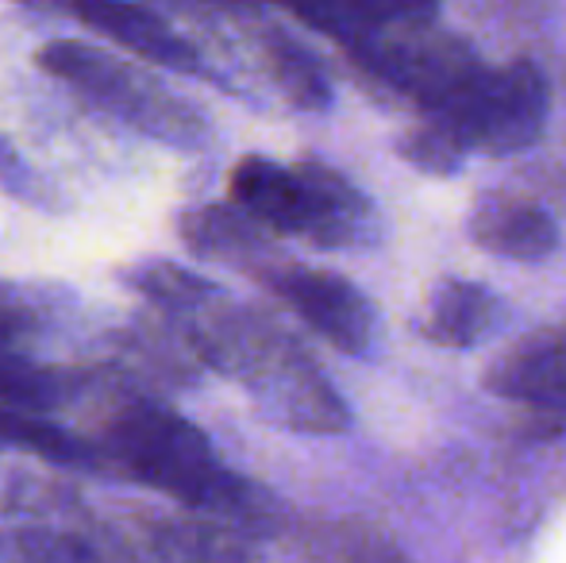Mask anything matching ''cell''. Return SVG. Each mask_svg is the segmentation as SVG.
Here are the masks:
<instances>
[{"label": "cell", "mask_w": 566, "mask_h": 563, "mask_svg": "<svg viewBox=\"0 0 566 563\" xmlns=\"http://www.w3.org/2000/svg\"><path fill=\"white\" fill-rule=\"evenodd\" d=\"M166 324L197 363L243 386L274 425L305 436H336L350 425L343 394L301 340L262 309L239 305L220 285Z\"/></svg>", "instance_id": "cell-1"}, {"label": "cell", "mask_w": 566, "mask_h": 563, "mask_svg": "<svg viewBox=\"0 0 566 563\" xmlns=\"http://www.w3.org/2000/svg\"><path fill=\"white\" fill-rule=\"evenodd\" d=\"M105 471L124 475L147 490L174 498L197 513L235 525L243 533H270L277 502L220 459L212 440L178 409L143 394H127L93 436Z\"/></svg>", "instance_id": "cell-2"}, {"label": "cell", "mask_w": 566, "mask_h": 563, "mask_svg": "<svg viewBox=\"0 0 566 563\" xmlns=\"http://www.w3.org/2000/svg\"><path fill=\"white\" fill-rule=\"evenodd\" d=\"M228 194L266 232L301 236L316 248H358L378 232L374 205L321 158L285 166L266 155H243L228 174Z\"/></svg>", "instance_id": "cell-3"}, {"label": "cell", "mask_w": 566, "mask_h": 563, "mask_svg": "<svg viewBox=\"0 0 566 563\" xmlns=\"http://www.w3.org/2000/svg\"><path fill=\"white\" fill-rule=\"evenodd\" d=\"M35 62L54 82L70 85L85 101L116 116L119 124L163 143V147L201 150L212 143V124L205 121L201 108L186 105L147 70L127 66L124 59L101 51V46L82 43V39H54V43L39 46Z\"/></svg>", "instance_id": "cell-4"}, {"label": "cell", "mask_w": 566, "mask_h": 563, "mask_svg": "<svg viewBox=\"0 0 566 563\" xmlns=\"http://www.w3.org/2000/svg\"><path fill=\"white\" fill-rule=\"evenodd\" d=\"M343 51L366 77L420 105L424 113L451 105L485 66L467 39L436 28V20L394 23L386 31L355 39Z\"/></svg>", "instance_id": "cell-5"}, {"label": "cell", "mask_w": 566, "mask_h": 563, "mask_svg": "<svg viewBox=\"0 0 566 563\" xmlns=\"http://www.w3.org/2000/svg\"><path fill=\"white\" fill-rule=\"evenodd\" d=\"M547 113H552V90L544 70L528 59H516L497 70L482 66L451 105L428 116L448 124L467 150L516 155L544 139Z\"/></svg>", "instance_id": "cell-6"}, {"label": "cell", "mask_w": 566, "mask_h": 563, "mask_svg": "<svg viewBox=\"0 0 566 563\" xmlns=\"http://www.w3.org/2000/svg\"><path fill=\"white\" fill-rule=\"evenodd\" d=\"M259 282L336 352L370 355L378 344V313H374L370 298L343 274L274 259L259 274Z\"/></svg>", "instance_id": "cell-7"}, {"label": "cell", "mask_w": 566, "mask_h": 563, "mask_svg": "<svg viewBox=\"0 0 566 563\" xmlns=\"http://www.w3.org/2000/svg\"><path fill=\"white\" fill-rule=\"evenodd\" d=\"M54 8L74 15L77 23H85V28L97 31V35L113 39V43L132 51L135 59L150 62V66L224 85L220 74H212L209 59L197 51L193 39L181 35L166 15L150 12V8L135 4V0H54Z\"/></svg>", "instance_id": "cell-8"}, {"label": "cell", "mask_w": 566, "mask_h": 563, "mask_svg": "<svg viewBox=\"0 0 566 563\" xmlns=\"http://www.w3.org/2000/svg\"><path fill=\"white\" fill-rule=\"evenodd\" d=\"M485 390L544 414H566V329H544L516 340L490 363Z\"/></svg>", "instance_id": "cell-9"}, {"label": "cell", "mask_w": 566, "mask_h": 563, "mask_svg": "<svg viewBox=\"0 0 566 563\" xmlns=\"http://www.w3.org/2000/svg\"><path fill=\"white\" fill-rule=\"evenodd\" d=\"M178 236L193 256L235 267L254 279L277 256L266 228L247 217L239 205H193L178 217Z\"/></svg>", "instance_id": "cell-10"}, {"label": "cell", "mask_w": 566, "mask_h": 563, "mask_svg": "<svg viewBox=\"0 0 566 563\" xmlns=\"http://www.w3.org/2000/svg\"><path fill=\"white\" fill-rule=\"evenodd\" d=\"M467 236L478 248L516 263H539L559 248V228L539 205L509 194L478 197L467 217Z\"/></svg>", "instance_id": "cell-11"}, {"label": "cell", "mask_w": 566, "mask_h": 563, "mask_svg": "<svg viewBox=\"0 0 566 563\" xmlns=\"http://www.w3.org/2000/svg\"><path fill=\"white\" fill-rule=\"evenodd\" d=\"M297 15L305 28L336 39L339 46L386 31L394 23L436 20L440 0H274Z\"/></svg>", "instance_id": "cell-12"}, {"label": "cell", "mask_w": 566, "mask_h": 563, "mask_svg": "<svg viewBox=\"0 0 566 563\" xmlns=\"http://www.w3.org/2000/svg\"><path fill=\"white\" fill-rule=\"evenodd\" d=\"M505 324V301L482 282H440L424 309V336L443 347H474Z\"/></svg>", "instance_id": "cell-13"}, {"label": "cell", "mask_w": 566, "mask_h": 563, "mask_svg": "<svg viewBox=\"0 0 566 563\" xmlns=\"http://www.w3.org/2000/svg\"><path fill=\"white\" fill-rule=\"evenodd\" d=\"M259 46L266 74L274 77V85L290 105L305 108V113H324L332 105V82L308 46H301L282 28H262Z\"/></svg>", "instance_id": "cell-14"}, {"label": "cell", "mask_w": 566, "mask_h": 563, "mask_svg": "<svg viewBox=\"0 0 566 563\" xmlns=\"http://www.w3.org/2000/svg\"><path fill=\"white\" fill-rule=\"evenodd\" d=\"M397 150H401V158L409 166H417V170H424V174H440V178L459 174L470 155V150L454 139V132L448 124L436 121V116H428V113L417 128L405 132L401 143H397Z\"/></svg>", "instance_id": "cell-15"}, {"label": "cell", "mask_w": 566, "mask_h": 563, "mask_svg": "<svg viewBox=\"0 0 566 563\" xmlns=\"http://www.w3.org/2000/svg\"><path fill=\"white\" fill-rule=\"evenodd\" d=\"M0 189H4L12 201L31 205V209L62 212L59 186H54L43 170H35V166L23 158V150L15 147L4 132H0Z\"/></svg>", "instance_id": "cell-16"}, {"label": "cell", "mask_w": 566, "mask_h": 563, "mask_svg": "<svg viewBox=\"0 0 566 563\" xmlns=\"http://www.w3.org/2000/svg\"><path fill=\"white\" fill-rule=\"evenodd\" d=\"M23 4H51L54 8V0H23Z\"/></svg>", "instance_id": "cell-17"}]
</instances>
